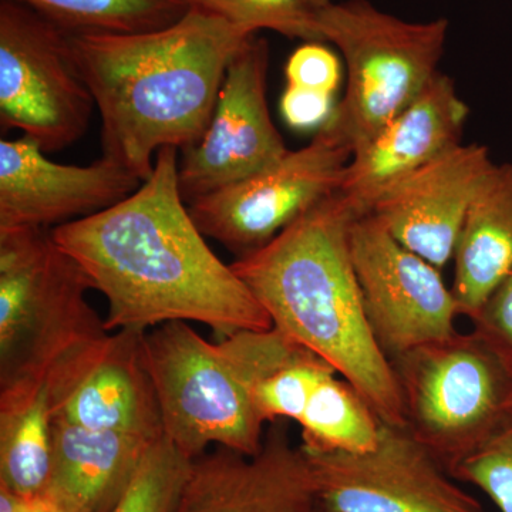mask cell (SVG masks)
Wrapping results in <instances>:
<instances>
[{
  "label": "cell",
  "instance_id": "23",
  "mask_svg": "<svg viewBox=\"0 0 512 512\" xmlns=\"http://www.w3.org/2000/svg\"><path fill=\"white\" fill-rule=\"evenodd\" d=\"M188 5L251 35L268 29L289 39L325 42L319 30L318 8L309 0H188Z\"/></svg>",
  "mask_w": 512,
  "mask_h": 512
},
{
  "label": "cell",
  "instance_id": "13",
  "mask_svg": "<svg viewBox=\"0 0 512 512\" xmlns=\"http://www.w3.org/2000/svg\"><path fill=\"white\" fill-rule=\"evenodd\" d=\"M144 330L121 329L67 359L46 380L53 420L157 441L164 437Z\"/></svg>",
  "mask_w": 512,
  "mask_h": 512
},
{
  "label": "cell",
  "instance_id": "27",
  "mask_svg": "<svg viewBox=\"0 0 512 512\" xmlns=\"http://www.w3.org/2000/svg\"><path fill=\"white\" fill-rule=\"evenodd\" d=\"M286 86L335 96L342 67L338 56L322 42H306L289 56L285 66Z\"/></svg>",
  "mask_w": 512,
  "mask_h": 512
},
{
  "label": "cell",
  "instance_id": "7",
  "mask_svg": "<svg viewBox=\"0 0 512 512\" xmlns=\"http://www.w3.org/2000/svg\"><path fill=\"white\" fill-rule=\"evenodd\" d=\"M406 429L447 468L476 451L512 414V366L476 330L392 360Z\"/></svg>",
  "mask_w": 512,
  "mask_h": 512
},
{
  "label": "cell",
  "instance_id": "10",
  "mask_svg": "<svg viewBox=\"0 0 512 512\" xmlns=\"http://www.w3.org/2000/svg\"><path fill=\"white\" fill-rule=\"evenodd\" d=\"M302 448L328 512H485L406 427L382 424L363 453Z\"/></svg>",
  "mask_w": 512,
  "mask_h": 512
},
{
  "label": "cell",
  "instance_id": "30",
  "mask_svg": "<svg viewBox=\"0 0 512 512\" xmlns=\"http://www.w3.org/2000/svg\"><path fill=\"white\" fill-rule=\"evenodd\" d=\"M28 500V497H23L5 485H0V512H20Z\"/></svg>",
  "mask_w": 512,
  "mask_h": 512
},
{
  "label": "cell",
  "instance_id": "31",
  "mask_svg": "<svg viewBox=\"0 0 512 512\" xmlns=\"http://www.w3.org/2000/svg\"><path fill=\"white\" fill-rule=\"evenodd\" d=\"M20 512H64L62 508L57 507L55 503L46 498L45 495L29 498L25 507Z\"/></svg>",
  "mask_w": 512,
  "mask_h": 512
},
{
  "label": "cell",
  "instance_id": "15",
  "mask_svg": "<svg viewBox=\"0 0 512 512\" xmlns=\"http://www.w3.org/2000/svg\"><path fill=\"white\" fill-rule=\"evenodd\" d=\"M316 504L308 458L276 421L254 456L220 447L194 460L174 512H311Z\"/></svg>",
  "mask_w": 512,
  "mask_h": 512
},
{
  "label": "cell",
  "instance_id": "8",
  "mask_svg": "<svg viewBox=\"0 0 512 512\" xmlns=\"http://www.w3.org/2000/svg\"><path fill=\"white\" fill-rule=\"evenodd\" d=\"M96 107L74 60L70 35L15 0H0V127L45 153L86 134Z\"/></svg>",
  "mask_w": 512,
  "mask_h": 512
},
{
  "label": "cell",
  "instance_id": "4",
  "mask_svg": "<svg viewBox=\"0 0 512 512\" xmlns=\"http://www.w3.org/2000/svg\"><path fill=\"white\" fill-rule=\"evenodd\" d=\"M301 349L275 328L241 330L217 342L181 320L147 330L144 360L165 439L191 460L211 444L254 456L265 439L256 386Z\"/></svg>",
  "mask_w": 512,
  "mask_h": 512
},
{
  "label": "cell",
  "instance_id": "18",
  "mask_svg": "<svg viewBox=\"0 0 512 512\" xmlns=\"http://www.w3.org/2000/svg\"><path fill=\"white\" fill-rule=\"evenodd\" d=\"M156 441L52 423V467L45 493L64 512H111Z\"/></svg>",
  "mask_w": 512,
  "mask_h": 512
},
{
  "label": "cell",
  "instance_id": "12",
  "mask_svg": "<svg viewBox=\"0 0 512 512\" xmlns=\"http://www.w3.org/2000/svg\"><path fill=\"white\" fill-rule=\"evenodd\" d=\"M269 59V43L252 36L229 63L207 131L178 164L187 204L247 180L288 154L266 99Z\"/></svg>",
  "mask_w": 512,
  "mask_h": 512
},
{
  "label": "cell",
  "instance_id": "17",
  "mask_svg": "<svg viewBox=\"0 0 512 512\" xmlns=\"http://www.w3.org/2000/svg\"><path fill=\"white\" fill-rule=\"evenodd\" d=\"M468 113L453 79L437 73L399 116L353 154L339 192L360 215L369 214L393 185L460 146Z\"/></svg>",
  "mask_w": 512,
  "mask_h": 512
},
{
  "label": "cell",
  "instance_id": "20",
  "mask_svg": "<svg viewBox=\"0 0 512 512\" xmlns=\"http://www.w3.org/2000/svg\"><path fill=\"white\" fill-rule=\"evenodd\" d=\"M52 423L45 383L0 390V485L28 498L45 493Z\"/></svg>",
  "mask_w": 512,
  "mask_h": 512
},
{
  "label": "cell",
  "instance_id": "5",
  "mask_svg": "<svg viewBox=\"0 0 512 512\" xmlns=\"http://www.w3.org/2000/svg\"><path fill=\"white\" fill-rule=\"evenodd\" d=\"M92 289L52 229L0 228V390L45 383L74 353L109 335Z\"/></svg>",
  "mask_w": 512,
  "mask_h": 512
},
{
  "label": "cell",
  "instance_id": "34",
  "mask_svg": "<svg viewBox=\"0 0 512 512\" xmlns=\"http://www.w3.org/2000/svg\"><path fill=\"white\" fill-rule=\"evenodd\" d=\"M511 363V362H510ZM511 366H512V363H511Z\"/></svg>",
  "mask_w": 512,
  "mask_h": 512
},
{
  "label": "cell",
  "instance_id": "1",
  "mask_svg": "<svg viewBox=\"0 0 512 512\" xmlns=\"http://www.w3.org/2000/svg\"><path fill=\"white\" fill-rule=\"evenodd\" d=\"M109 306V332L197 322L218 338L274 328L232 265L192 220L178 184L175 148L158 151L154 171L119 204L52 229Z\"/></svg>",
  "mask_w": 512,
  "mask_h": 512
},
{
  "label": "cell",
  "instance_id": "9",
  "mask_svg": "<svg viewBox=\"0 0 512 512\" xmlns=\"http://www.w3.org/2000/svg\"><path fill=\"white\" fill-rule=\"evenodd\" d=\"M352 154L326 123L308 146L289 150L279 163L247 180L188 202V211L205 237L241 258L339 191Z\"/></svg>",
  "mask_w": 512,
  "mask_h": 512
},
{
  "label": "cell",
  "instance_id": "21",
  "mask_svg": "<svg viewBox=\"0 0 512 512\" xmlns=\"http://www.w3.org/2000/svg\"><path fill=\"white\" fill-rule=\"evenodd\" d=\"M298 424L303 448L363 453L379 443L383 421L353 384L329 373L313 390Z\"/></svg>",
  "mask_w": 512,
  "mask_h": 512
},
{
  "label": "cell",
  "instance_id": "3",
  "mask_svg": "<svg viewBox=\"0 0 512 512\" xmlns=\"http://www.w3.org/2000/svg\"><path fill=\"white\" fill-rule=\"evenodd\" d=\"M357 217L348 198L333 192L231 265L275 329L328 362L383 423L406 427L396 370L367 322L353 268L350 228Z\"/></svg>",
  "mask_w": 512,
  "mask_h": 512
},
{
  "label": "cell",
  "instance_id": "2",
  "mask_svg": "<svg viewBox=\"0 0 512 512\" xmlns=\"http://www.w3.org/2000/svg\"><path fill=\"white\" fill-rule=\"evenodd\" d=\"M252 36L194 9L154 32L70 35L103 123V156L144 183L161 148L195 146L217 107L229 63Z\"/></svg>",
  "mask_w": 512,
  "mask_h": 512
},
{
  "label": "cell",
  "instance_id": "6",
  "mask_svg": "<svg viewBox=\"0 0 512 512\" xmlns=\"http://www.w3.org/2000/svg\"><path fill=\"white\" fill-rule=\"evenodd\" d=\"M318 25L348 69L345 96L328 124L355 154L439 73L448 20L406 22L369 0H345L319 8Z\"/></svg>",
  "mask_w": 512,
  "mask_h": 512
},
{
  "label": "cell",
  "instance_id": "26",
  "mask_svg": "<svg viewBox=\"0 0 512 512\" xmlns=\"http://www.w3.org/2000/svg\"><path fill=\"white\" fill-rule=\"evenodd\" d=\"M450 474L483 491L501 512H512V414Z\"/></svg>",
  "mask_w": 512,
  "mask_h": 512
},
{
  "label": "cell",
  "instance_id": "24",
  "mask_svg": "<svg viewBox=\"0 0 512 512\" xmlns=\"http://www.w3.org/2000/svg\"><path fill=\"white\" fill-rule=\"evenodd\" d=\"M194 460L165 437L147 451L126 493L111 512H174Z\"/></svg>",
  "mask_w": 512,
  "mask_h": 512
},
{
  "label": "cell",
  "instance_id": "28",
  "mask_svg": "<svg viewBox=\"0 0 512 512\" xmlns=\"http://www.w3.org/2000/svg\"><path fill=\"white\" fill-rule=\"evenodd\" d=\"M473 329L512 363V274L485 302Z\"/></svg>",
  "mask_w": 512,
  "mask_h": 512
},
{
  "label": "cell",
  "instance_id": "19",
  "mask_svg": "<svg viewBox=\"0 0 512 512\" xmlns=\"http://www.w3.org/2000/svg\"><path fill=\"white\" fill-rule=\"evenodd\" d=\"M458 315L473 322L512 274V163L493 165L471 201L453 255Z\"/></svg>",
  "mask_w": 512,
  "mask_h": 512
},
{
  "label": "cell",
  "instance_id": "33",
  "mask_svg": "<svg viewBox=\"0 0 512 512\" xmlns=\"http://www.w3.org/2000/svg\"><path fill=\"white\" fill-rule=\"evenodd\" d=\"M311 512H328V511L323 510V508L320 507L319 504H316V507L313 508V510Z\"/></svg>",
  "mask_w": 512,
  "mask_h": 512
},
{
  "label": "cell",
  "instance_id": "32",
  "mask_svg": "<svg viewBox=\"0 0 512 512\" xmlns=\"http://www.w3.org/2000/svg\"><path fill=\"white\" fill-rule=\"evenodd\" d=\"M309 2L312 3L313 6H316V8H323V6L329 5V3H332V0H309Z\"/></svg>",
  "mask_w": 512,
  "mask_h": 512
},
{
  "label": "cell",
  "instance_id": "25",
  "mask_svg": "<svg viewBox=\"0 0 512 512\" xmlns=\"http://www.w3.org/2000/svg\"><path fill=\"white\" fill-rule=\"evenodd\" d=\"M336 370L315 353L301 349L256 386V410L264 423L301 419L313 390Z\"/></svg>",
  "mask_w": 512,
  "mask_h": 512
},
{
  "label": "cell",
  "instance_id": "11",
  "mask_svg": "<svg viewBox=\"0 0 512 512\" xmlns=\"http://www.w3.org/2000/svg\"><path fill=\"white\" fill-rule=\"evenodd\" d=\"M350 254L367 322L390 360L458 332L456 299L440 269L400 244L375 215L353 221Z\"/></svg>",
  "mask_w": 512,
  "mask_h": 512
},
{
  "label": "cell",
  "instance_id": "29",
  "mask_svg": "<svg viewBox=\"0 0 512 512\" xmlns=\"http://www.w3.org/2000/svg\"><path fill=\"white\" fill-rule=\"evenodd\" d=\"M332 94L312 92L301 87L286 86L281 97V113L295 130H320L335 111Z\"/></svg>",
  "mask_w": 512,
  "mask_h": 512
},
{
  "label": "cell",
  "instance_id": "22",
  "mask_svg": "<svg viewBox=\"0 0 512 512\" xmlns=\"http://www.w3.org/2000/svg\"><path fill=\"white\" fill-rule=\"evenodd\" d=\"M70 35L154 32L190 12L188 0H15Z\"/></svg>",
  "mask_w": 512,
  "mask_h": 512
},
{
  "label": "cell",
  "instance_id": "16",
  "mask_svg": "<svg viewBox=\"0 0 512 512\" xmlns=\"http://www.w3.org/2000/svg\"><path fill=\"white\" fill-rule=\"evenodd\" d=\"M493 165L487 147L460 144L393 185L369 214L400 244L441 269L453 261L468 208Z\"/></svg>",
  "mask_w": 512,
  "mask_h": 512
},
{
  "label": "cell",
  "instance_id": "14",
  "mask_svg": "<svg viewBox=\"0 0 512 512\" xmlns=\"http://www.w3.org/2000/svg\"><path fill=\"white\" fill-rule=\"evenodd\" d=\"M143 184L111 158L59 164L35 141L0 140V228H56L126 200Z\"/></svg>",
  "mask_w": 512,
  "mask_h": 512
}]
</instances>
